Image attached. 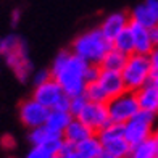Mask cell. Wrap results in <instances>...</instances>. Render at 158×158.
<instances>
[{
  "label": "cell",
  "mask_w": 158,
  "mask_h": 158,
  "mask_svg": "<svg viewBox=\"0 0 158 158\" xmlns=\"http://www.w3.org/2000/svg\"><path fill=\"white\" fill-rule=\"evenodd\" d=\"M126 58L127 55H124L123 52H119V50L116 48H110L108 52H106V55L102 58V61H100V69H108V71H119L123 69L124 63H126Z\"/></svg>",
  "instance_id": "obj_19"
},
{
  "label": "cell",
  "mask_w": 158,
  "mask_h": 158,
  "mask_svg": "<svg viewBox=\"0 0 158 158\" xmlns=\"http://www.w3.org/2000/svg\"><path fill=\"white\" fill-rule=\"evenodd\" d=\"M21 19V10H13L11 13V26H16Z\"/></svg>",
  "instance_id": "obj_30"
},
{
  "label": "cell",
  "mask_w": 158,
  "mask_h": 158,
  "mask_svg": "<svg viewBox=\"0 0 158 158\" xmlns=\"http://www.w3.org/2000/svg\"><path fill=\"white\" fill-rule=\"evenodd\" d=\"M111 47V40L105 37L100 27H94L76 35L71 44V52L89 64H100Z\"/></svg>",
  "instance_id": "obj_3"
},
{
  "label": "cell",
  "mask_w": 158,
  "mask_h": 158,
  "mask_svg": "<svg viewBox=\"0 0 158 158\" xmlns=\"http://www.w3.org/2000/svg\"><path fill=\"white\" fill-rule=\"evenodd\" d=\"M147 56H148L150 66H152V73H158V47H153V50Z\"/></svg>",
  "instance_id": "obj_28"
},
{
  "label": "cell",
  "mask_w": 158,
  "mask_h": 158,
  "mask_svg": "<svg viewBox=\"0 0 158 158\" xmlns=\"http://www.w3.org/2000/svg\"><path fill=\"white\" fill-rule=\"evenodd\" d=\"M76 118L81 119L82 123L87 127H90L95 134L110 123L106 103H102V102H89L87 100V103L84 105V108L81 110V113H79Z\"/></svg>",
  "instance_id": "obj_7"
},
{
  "label": "cell",
  "mask_w": 158,
  "mask_h": 158,
  "mask_svg": "<svg viewBox=\"0 0 158 158\" xmlns=\"http://www.w3.org/2000/svg\"><path fill=\"white\" fill-rule=\"evenodd\" d=\"M129 21H131L129 19V11H113L103 18L98 27L105 37L111 40L114 35H118L121 31L129 26Z\"/></svg>",
  "instance_id": "obj_11"
},
{
  "label": "cell",
  "mask_w": 158,
  "mask_h": 158,
  "mask_svg": "<svg viewBox=\"0 0 158 158\" xmlns=\"http://www.w3.org/2000/svg\"><path fill=\"white\" fill-rule=\"evenodd\" d=\"M111 45L113 48L119 50V52H123L124 55H131L134 53V40H132V34L129 31V26L126 29H123L118 35H114L111 39Z\"/></svg>",
  "instance_id": "obj_21"
},
{
  "label": "cell",
  "mask_w": 158,
  "mask_h": 158,
  "mask_svg": "<svg viewBox=\"0 0 158 158\" xmlns=\"http://www.w3.org/2000/svg\"><path fill=\"white\" fill-rule=\"evenodd\" d=\"M92 134H95L94 131H92L90 127H87L81 119H77V118H73L71 119V123L66 126V129L63 131V139L69 142V143H73V145H76V143L79 142H82L84 139H87L90 137Z\"/></svg>",
  "instance_id": "obj_14"
},
{
  "label": "cell",
  "mask_w": 158,
  "mask_h": 158,
  "mask_svg": "<svg viewBox=\"0 0 158 158\" xmlns=\"http://www.w3.org/2000/svg\"><path fill=\"white\" fill-rule=\"evenodd\" d=\"M84 97L89 100V102H102L106 103L108 102V97L103 92V89L98 85L97 81H92L85 84V89H84Z\"/></svg>",
  "instance_id": "obj_23"
},
{
  "label": "cell",
  "mask_w": 158,
  "mask_h": 158,
  "mask_svg": "<svg viewBox=\"0 0 158 158\" xmlns=\"http://www.w3.org/2000/svg\"><path fill=\"white\" fill-rule=\"evenodd\" d=\"M74 116L71 114L69 111H63V110H50L48 111V116L45 121V126L53 131L56 134H63V131L66 129V126L71 123V119Z\"/></svg>",
  "instance_id": "obj_16"
},
{
  "label": "cell",
  "mask_w": 158,
  "mask_h": 158,
  "mask_svg": "<svg viewBox=\"0 0 158 158\" xmlns=\"http://www.w3.org/2000/svg\"><path fill=\"white\" fill-rule=\"evenodd\" d=\"M129 31H131L132 40H134V53L148 55L152 52L153 50V40H152V32H150L148 27L129 21Z\"/></svg>",
  "instance_id": "obj_12"
},
{
  "label": "cell",
  "mask_w": 158,
  "mask_h": 158,
  "mask_svg": "<svg viewBox=\"0 0 158 158\" xmlns=\"http://www.w3.org/2000/svg\"><path fill=\"white\" fill-rule=\"evenodd\" d=\"M155 158H158V152H156V156H155Z\"/></svg>",
  "instance_id": "obj_35"
},
{
  "label": "cell",
  "mask_w": 158,
  "mask_h": 158,
  "mask_svg": "<svg viewBox=\"0 0 158 158\" xmlns=\"http://www.w3.org/2000/svg\"><path fill=\"white\" fill-rule=\"evenodd\" d=\"M150 32H152V40H153V47H158V24H155L152 29H150Z\"/></svg>",
  "instance_id": "obj_31"
},
{
  "label": "cell",
  "mask_w": 158,
  "mask_h": 158,
  "mask_svg": "<svg viewBox=\"0 0 158 158\" xmlns=\"http://www.w3.org/2000/svg\"><path fill=\"white\" fill-rule=\"evenodd\" d=\"M150 82L155 84L158 87V73H152V77H150Z\"/></svg>",
  "instance_id": "obj_32"
},
{
  "label": "cell",
  "mask_w": 158,
  "mask_h": 158,
  "mask_svg": "<svg viewBox=\"0 0 158 158\" xmlns=\"http://www.w3.org/2000/svg\"><path fill=\"white\" fill-rule=\"evenodd\" d=\"M100 73V66L98 64H87V69H85V82H92L98 77Z\"/></svg>",
  "instance_id": "obj_27"
},
{
  "label": "cell",
  "mask_w": 158,
  "mask_h": 158,
  "mask_svg": "<svg viewBox=\"0 0 158 158\" xmlns=\"http://www.w3.org/2000/svg\"><path fill=\"white\" fill-rule=\"evenodd\" d=\"M155 121L156 113L139 110L131 119H127L123 124V134L124 139L129 142V145H135L142 140L148 139L155 132Z\"/></svg>",
  "instance_id": "obj_5"
},
{
  "label": "cell",
  "mask_w": 158,
  "mask_h": 158,
  "mask_svg": "<svg viewBox=\"0 0 158 158\" xmlns=\"http://www.w3.org/2000/svg\"><path fill=\"white\" fill-rule=\"evenodd\" d=\"M0 56H3L6 66L13 71L19 82L29 81L34 71L29 58V48L24 39L16 34H10L0 39Z\"/></svg>",
  "instance_id": "obj_2"
},
{
  "label": "cell",
  "mask_w": 158,
  "mask_h": 158,
  "mask_svg": "<svg viewBox=\"0 0 158 158\" xmlns=\"http://www.w3.org/2000/svg\"><path fill=\"white\" fill-rule=\"evenodd\" d=\"M124 158H131V156H124Z\"/></svg>",
  "instance_id": "obj_36"
},
{
  "label": "cell",
  "mask_w": 158,
  "mask_h": 158,
  "mask_svg": "<svg viewBox=\"0 0 158 158\" xmlns=\"http://www.w3.org/2000/svg\"><path fill=\"white\" fill-rule=\"evenodd\" d=\"M74 147H76V153L79 155V158H98L103 152L102 142L97 137V134H92L90 137L76 143Z\"/></svg>",
  "instance_id": "obj_15"
},
{
  "label": "cell",
  "mask_w": 158,
  "mask_h": 158,
  "mask_svg": "<svg viewBox=\"0 0 158 158\" xmlns=\"http://www.w3.org/2000/svg\"><path fill=\"white\" fill-rule=\"evenodd\" d=\"M98 82V85L103 89V92L106 94L108 100L114 95H119L121 92L126 90V85L123 81V76H121L119 71H108V69H100L98 77L95 79Z\"/></svg>",
  "instance_id": "obj_10"
},
{
  "label": "cell",
  "mask_w": 158,
  "mask_h": 158,
  "mask_svg": "<svg viewBox=\"0 0 158 158\" xmlns=\"http://www.w3.org/2000/svg\"><path fill=\"white\" fill-rule=\"evenodd\" d=\"M102 147H103V152L110 153L116 158H124V156H129V153H131V145L124 139V135L102 140Z\"/></svg>",
  "instance_id": "obj_17"
},
{
  "label": "cell",
  "mask_w": 158,
  "mask_h": 158,
  "mask_svg": "<svg viewBox=\"0 0 158 158\" xmlns=\"http://www.w3.org/2000/svg\"><path fill=\"white\" fill-rule=\"evenodd\" d=\"M106 108H108V116H110L111 123L124 124L127 119H131L139 111V103H137V98H135V92L124 90L119 95L111 97L106 102Z\"/></svg>",
  "instance_id": "obj_6"
},
{
  "label": "cell",
  "mask_w": 158,
  "mask_h": 158,
  "mask_svg": "<svg viewBox=\"0 0 158 158\" xmlns=\"http://www.w3.org/2000/svg\"><path fill=\"white\" fill-rule=\"evenodd\" d=\"M32 82L34 85H37V84H42V82H45L47 79L52 77V74H50V69H39V71H35V73H32Z\"/></svg>",
  "instance_id": "obj_26"
},
{
  "label": "cell",
  "mask_w": 158,
  "mask_h": 158,
  "mask_svg": "<svg viewBox=\"0 0 158 158\" xmlns=\"http://www.w3.org/2000/svg\"><path fill=\"white\" fill-rule=\"evenodd\" d=\"M135 98L139 103V110L158 113V87L152 82H147L140 89L135 90Z\"/></svg>",
  "instance_id": "obj_13"
},
{
  "label": "cell",
  "mask_w": 158,
  "mask_h": 158,
  "mask_svg": "<svg viewBox=\"0 0 158 158\" xmlns=\"http://www.w3.org/2000/svg\"><path fill=\"white\" fill-rule=\"evenodd\" d=\"M145 3L150 8V11H152V15H153L156 24H158V0H145Z\"/></svg>",
  "instance_id": "obj_29"
},
{
  "label": "cell",
  "mask_w": 158,
  "mask_h": 158,
  "mask_svg": "<svg viewBox=\"0 0 158 158\" xmlns=\"http://www.w3.org/2000/svg\"><path fill=\"white\" fill-rule=\"evenodd\" d=\"M55 152L48 145H32L26 158H55Z\"/></svg>",
  "instance_id": "obj_24"
},
{
  "label": "cell",
  "mask_w": 158,
  "mask_h": 158,
  "mask_svg": "<svg viewBox=\"0 0 158 158\" xmlns=\"http://www.w3.org/2000/svg\"><path fill=\"white\" fill-rule=\"evenodd\" d=\"M58 135H61V134H56L53 131H50L45 124H42V126H37V127L31 129L29 142L32 143V145H45V143H48L52 139L58 137Z\"/></svg>",
  "instance_id": "obj_22"
},
{
  "label": "cell",
  "mask_w": 158,
  "mask_h": 158,
  "mask_svg": "<svg viewBox=\"0 0 158 158\" xmlns=\"http://www.w3.org/2000/svg\"><path fill=\"white\" fill-rule=\"evenodd\" d=\"M156 152H158L156 142L153 139V135H150L148 139L132 145L129 156H131V158H155Z\"/></svg>",
  "instance_id": "obj_20"
},
{
  "label": "cell",
  "mask_w": 158,
  "mask_h": 158,
  "mask_svg": "<svg viewBox=\"0 0 158 158\" xmlns=\"http://www.w3.org/2000/svg\"><path fill=\"white\" fill-rule=\"evenodd\" d=\"M48 111L50 108L44 106L42 103H39L35 98H26L21 102L19 105V119L26 127H37L45 124L47 116H48Z\"/></svg>",
  "instance_id": "obj_8"
},
{
  "label": "cell",
  "mask_w": 158,
  "mask_h": 158,
  "mask_svg": "<svg viewBox=\"0 0 158 158\" xmlns=\"http://www.w3.org/2000/svg\"><path fill=\"white\" fill-rule=\"evenodd\" d=\"M153 139H155V142H156V147H158V129L153 132Z\"/></svg>",
  "instance_id": "obj_34"
},
{
  "label": "cell",
  "mask_w": 158,
  "mask_h": 158,
  "mask_svg": "<svg viewBox=\"0 0 158 158\" xmlns=\"http://www.w3.org/2000/svg\"><path fill=\"white\" fill-rule=\"evenodd\" d=\"M129 19L132 21V23H137L140 26H145L148 27V29H152V27L156 24V21L152 15V11H150V8L147 6V3H139L135 5L134 8L129 11Z\"/></svg>",
  "instance_id": "obj_18"
},
{
  "label": "cell",
  "mask_w": 158,
  "mask_h": 158,
  "mask_svg": "<svg viewBox=\"0 0 158 158\" xmlns=\"http://www.w3.org/2000/svg\"><path fill=\"white\" fill-rule=\"evenodd\" d=\"M87 64L82 58H79L69 50H60L52 61L50 74L52 79L58 82L63 92L68 97L81 95L85 89V69Z\"/></svg>",
  "instance_id": "obj_1"
},
{
  "label": "cell",
  "mask_w": 158,
  "mask_h": 158,
  "mask_svg": "<svg viewBox=\"0 0 158 158\" xmlns=\"http://www.w3.org/2000/svg\"><path fill=\"white\" fill-rule=\"evenodd\" d=\"M66 95L63 92V89L58 85V82L53 81L52 77L47 79L45 82L34 85V92H32V98H35L39 103H42L47 108H55L56 103Z\"/></svg>",
  "instance_id": "obj_9"
},
{
  "label": "cell",
  "mask_w": 158,
  "mask_h": 158,
  "mask_svg": "<svg viewBox=\"0 0 158 158\" xmlns=\"http://www.w3.org/2000/svg\"><path fill=\"white\" fill-rule=\"evenodd\" d=\"M121 76H123L126 90L135 92L142 85H145L152 77V66H150L148 56L140 53L127 55L126 63L121 69Z\"/></svg>",
  "instance_id": "obj_4"
},
{
  "label": "cell",
  "mask_w": 158,
  "mask_h": 158,
  "mask_svg": "<svg viewBox=\"0 0 158 158\" xmlns=\"http://www.w3.org/2000/svg\"><path fill=\"white\" fill-rule=\"evenodd\" d=\"M98 158H116V156H113V155H110V153H106V152H102V155H100Z\"/></svg>",
  "instance_id": "obj_33"
},
{
  "label": "cell",
  "mask_w": 158,
  "mask_h": 158,
  "mask_svg": "<svg viewBox=\"0 0 158 158\" xmlns=\"http://www.w3.org/2000/svg\"><path fill=\"white\" fill-rule=\"evenodd\" d=\"M85 103H87V98L84 97V94H81V95H74V97H69V113L76 118L77 114L81 113V110L84 108V105H85Z\"/></svg>",
  "instance_id": "obj_25"
}]
</instances>
